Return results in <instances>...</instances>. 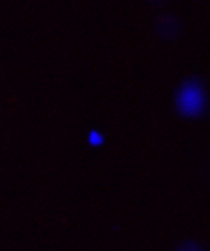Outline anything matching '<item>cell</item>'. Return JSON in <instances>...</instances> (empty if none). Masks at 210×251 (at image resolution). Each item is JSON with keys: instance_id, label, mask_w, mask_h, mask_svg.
I'll return each mask as SVG.
<instances>
[{"instance_id": "2", "label": "cell", "mask_w": 210, "mask_h": 251, "mask_svg": "<svg viewBox=\"0 0 210 251\" xmlns=\"http://www.w3.org/2000/svg\"><path fill=\"white\" fill-rule=\"evenodd\" d=\"M87 143L92 148H101L105 145V136L99 129H90L87 134Z\"/></svg>"}, {"instance_id": "1", "label": "cell", "mask_w": 210, "mask_h": 251, "mask_svg": "<svg viewBox=\"0 0 210 251\" xmlns=\"http://www.w3.org/2000/svg\"><path fill=\"white\" fill-rule=\"evenodd\" d=\"M175 111L184 119H200L207 113L209 98L204 84L198 78H187L180 84L174 96Z\"/></svg>"}, {"instance_id": "3", "label": "cell", "mask_w": 210, "mask_h": 251, "mask_svg": "<svg viewBox=\"0 0 210 251\" xmlns=\"http://www.w3.org/2000/svg\"><path fill=\"white\" fill-rule=\"evenodd\" d=\"M175 251H204V248L197 241H184L177 247Z\"/></svg>"}]
</instances>
